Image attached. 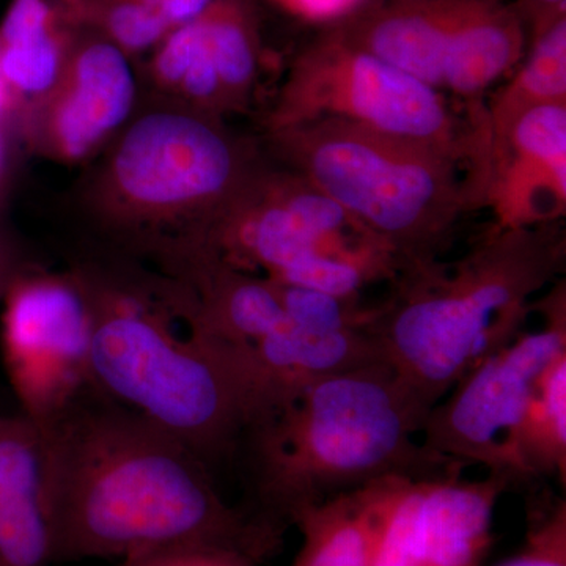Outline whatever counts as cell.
<instances>
[{"instance_id":"ac0fdd59","label":"cell","mask_w":566,"mask_h":566,"mask_svg":"<svg viewBox=\"0 0 566 566\" xmlns=\"http://www.w3.org/2000/svg\"><path fill=\"white\" fill-rule=\"evenodd\" d=\"M458 29L422 13L394 14L376 22L360 50L441 92L447 46Z\"/></svg>"},{"instance_id":"ffe728a7","label":"cell","mask_w":566,"mask_h":566,"mask_svg":"<svg viewBox=\"0 0 566 566\" xmlns=\"http://www.w3.org/2000/svg\"><path fill=\"white\" fill-rule=\"evenodd\" d=\"M70 46L66 31L0 46V81L9 96L10 111L17 103L36 107L54 92Z\"/></svg>"},{"instance_id":"e0dca14e","label":"cell","mask_w":566,"mask_h":566,"mask_svg":"<svg viewBox=\"0 0 566 566\" xmlns=\"http://www.w3.org/2000/svg\"><path fill=\"white\" fill-rule=\"evenodd\" d=\"M516 33L499 21L476 20L450 36L442 71V93L474 102L516 62Z\"/></svg>"},{"instance_id":"8992f818","label":"cell","mask_w":566,"mask_h":566,"mask_svg":"<svg viewBox=\"0 0 566 566\" xmlns=\"http://www.w3.org/2000/svg\"><path fill=\"white\" fill-rule=\"evenodd\" d=\"M251 180L191 245L245 273L340 297L359 296L370 274L392 282L397 264L385 245L312 182Z\"/></svg>"},{"instance_id":"277c9868","label":"cell","mask_w":566,"mask_h":566,"mask_svg":"<svg viewBox=\"0 0 566 566\" xmlns=\"http://www.w3.org/2000/svg\"><path fill=\"white\" fill-rule=\"evenodd\" d=\"M558 222L494 227L453 263L406 271L367 333L382 359L433 408L468 371L523 333L534 296L565 270Z\"/></svg>"},{"instance_id":"7402d4cb","label":"cell","mask_w":566,"mask_h":566,"mask_svg":"<svg viewBox=\"0 0 566 566\" xmlns=\"http://www.w3.org/2000/svg\"><path fill=\"white\" fill-rule=\"evenodd\" d=\"M277 285L286 318L314 333H340V331L367 329L375 305L363 300H346L334 294L304 289V286Z\"/></svg>"},{"instance_id":"83f0119b","label":"cell","mask_w":566,"mask_h":566,"mask_svg":"<svg viewBox=\"0 0 566 566\" xmlns=\"http://www.w3.org/2000/svg\"><path fill=\"white\" fill-rule=\"evenodd\" d=\"M7 112H10L9 96H7L2 81H0V125H2L3 117H6Z\"/></svg>"},{"instance_id":"484cf974","label":"cell","mask_w":566,"mask_h":566,"mask_svg":"<svg viewBox=\"0 0 566 566\" xmlns=\"http://www.w3.org/2000/svg\"><path fill=\"white\" fill-rule=\"evenodd\" d=\"M139 2L161 14L170 29H175L202 17L214 0H139Z\"/></svg>"},{"instance_id":"d4e9b609","label":"cell","mask_w":566,"mask_h":566,"mask_svg":"<svg viewBox=\"0 0 566 566\" xmlns=\"http://www.w3.org/2000/svg\"><path fill=\"white\" fill-rule=\"evenodd\" d=\"M120 566H259L252 558L219 547H175L142 554L120 562Z\"/></svg>"},{"instance_id":"7c38bea8","label":"cell","mask_w":566,"mask_h":566,"mask_svg":"<svg viewBox=\"0 0 566 566\" xmlns=\"http://www.w3.org/2000/svg\"><path fill=\"white\" fill-rule=\"evenodd\" d=\"M483 203L495 227L558 222L566 208V103L539 104L488 137Z\"/></svg>"},{"instance_id":"2e32d148","label":"cell","mask_w":566,"mask_h":566,"mask_svg":"<svg viewBox=\"0 0 566 566\" xmlns=\"http://www.w3.org/2000/svg\"><path fill=\"white\" fill-rule=\"evenodd\" d=\"M504 474L512 486L566 480V353L543 371L510 436Z\"/></svg>"},{"instance_id":"603a6c76","label":"cell","mask_w":566,"mask_h":566,"mask_svg":"<svg viewBox=\"0 0 566 566\" xmlns=\"http://www.w3.org/2000/svg\"><path fill=\"white\" fill-rule=\"evenodd\" d=\"M527 531L513 556L494 566H566V501L564 495H532Z\"/></svg>"},{"instance_id":"8fae6325","label":"cell","mask_w":566,"mask_h":566,"mask_svg":"<svg viewBox=\"0 0 566 566\" xmlns=\"http://www.w3.org/2000/svg\"><path fill=\"white\" fill-rule=\"evenodd\" d=\"M504 476L405 480L379 538L374 566H483Z\"/></svg>"},{"instance_id":"9a60e30c","label":"cell","mask_w":566,"mask_h":566,"mask_svg":"<svg viewBox=\"0 0 566 566\" xmlns=\"http://www.w3.org/2000/svg\"><path fill=\"white\" fill-rule=\"evenodd\" d=\"M405 480H376L296 513L292 526L301 532L303 543L292 566H374L382 528Z\"/></svg>"},{"instance_id":"f1b7e54d","label":"cell","mask_w":566,"mask_h":566,"mask_svg":"<svg viewBox=\"0 0 566 566\" xmlns=\"http://www.w3.org/2000/svg\"><path fill=\"white\" fill-rule=\"evenodd\" d=\"M538 2L547 3V6H564L565 0H538Z\"/></svg>"},{"instance_id":"f546056e","label":"cell","mask_w":566,"mask_h":566,"mask_svg":"<svg viewBox=\"0 0 566 566\" xmlns=\"http://www.w3.org/2000/svg\"><path fill=\"white\" fill-rule=\"evenodd\" d=\"M2 166H3V145H2V137H0V174H2Z\"/></svg>"},{"instance_id":"52a82bcc","label":"cell","mask_w":566,"mask_h":566,"mask_svg":"<svg viewBox=\"0 0 566 566\" xmlns=\"http://www.w3.org/2000/svg\"><path fill=\"white\" fill-rule=\"evenodd\" d=\"M318 118L439 145L482 167V133L475 118L464 125L450 111L444 93L360 48L322 52L297 63L271 112V133Z\"/></svg>"},{"instance_id":"30bf717a","label":"cell","mask_w":566,"mask_h":566,"mask_svg":"<svg viewBox=\"0 0 566 566\" xmlns=\"http://www.w3.org/2000/svg\"><path fill=\"white\" fill-rule=\"evenodd\" d=\"M3 365L21 415L52 422L91 392L92 307L77 273H20L2 297Z\"/></svg>"},{"instance_id":"7a4b0ae2","label":"cell","mask_w":566,"mask_h":566,"mask_svg":"<svg viewBox=\"0 0 566 566\" xmlns=\"http://www.w3.org/2000/svg\"><path fill=\"white\" fill-rule=\"evenodd\" d=\"M77 273L92 307L93 390L180 439L216 474L237 464L270 406L248 357L205 329L180 279L148 290Z\"/></svg>"},{"instance_id":"4fadbf2b","label":"cell","mask_w":566,"mask_h":566,"mask_svg":"<svg viewBox=\"0 0 566 566\" xmlns=\"http://www.w3.org/2000/svg\"><path fill=\"white\" fill-rule=\"evenodd\" d=\"M136 80L128 55L96 36L71 43L54 92L39 104V139L63 161H81L132 115Z\"/></svg>"},{"instance_id":"d6986e66","label":"cell","mask_w":566,"mask_h":566,"mask_svg":"<svg viewBox=\"0 0 566 566\" xmlns=\"http://www.w3.org/2000/svg\"><path fill=\"white\" fill-rule=\"evenodd\" d=\"M566 103V22L551 25L538 40L523 70L495 93L482 114L486 137L501 132L521 112L539 104Z\"/></svg>"},{"instance_id":"4dcf8cb0","label":"cell","mask_w":566,"mask_h":566,"mask_svg":"<svg viewBox=\"0 0 566 566\" xmlns=\"http://www.w3.org/2000/svg\"><path fill=\"white\" fill-rule=\"evenodd\" d=\"M353 2H354V0H349V3H353Z\"/></svg>"},{"instance_id":"6da1fadb","label":"cell","mask_w":566,"mask_h":566,"mask_svg":"<svg viewBox=\"0 0 566 566\" xmlns=\"http://www.w3.org/2000/svg\"><path fill=\"white\" fill-rule=\"evenodd\" d=\"M39 428L54 564L219 547L260 565L282 546L286 528L226 501L180 439L93 389Z\"/></svg>"},{"instance_id":"5b68a950","label":"cell","mask_w":566,"mask_h":566,"mask_svg":"<svg viewBox=\"0 0 566 566\" xmlns=\"http://www.w3.org/2000/svg\"><path fill=\"white\" fill-rule=\"evenodd\" d=\"M293 174L376 238L397 275L439 262L465 211L483 205V174L463 153L318 118L273 133Z\"/></svg>"},{"instance_id":"5bb4252c","label":"cell","mask_w":566,"mask_h":566,"mask_svg":"<svg viewBox=\"0 0 566 566\" xmlns=\"http://www.w3.org/2000/svg\"><path fill=\"white\" fill-rule=\"evenodd\" d=\"M43 436L28 417L0 415V566H52Z\"/></svg>"},{"instance_id":"ba28073f","label":"cell","mask_w":566,"mask_h":566,"mask_svg":"<svg viewBox=\"0 0 566 566\" xmlns=\"http://www.w3.org/2000/svg\"><path fill=\"white\" fill-rule=\"evenodd\" d=\"M252 175L240 148L203 115L156 111L123 134L107 182L133 212L129 218L174 221L188 212H212L214 221Z\"/></svg>"},{"instance_id":"cb8c5ba5","label":"cell","mask_w":566,"mask_h":566,"mask_svg":"<svg viewBox=\"0 0 566 566\" xmlns=\"http://www.w3.org/2000/svg\"><path fill=\"white\" fill-rule=\"evenodd\" d=\"M203 39L202 18L178 25L167 33L156 46L153 59V76L156 82L169 91H177L182 76L202 48Z\"/></svg>"},{"instance_id":"9c48e42d","label":"cell","mask_w":566,"mask_h":566,"mask_svg":"<svg viewBox=\"0 0 566 566\" xmlns=\"http://www.w3.org/2000/svg\"><path fill=\"white\" fill-rule=\"evenodd\" d=\"M534 311L542 315V327L524 329L490 354L428 411L420 433L428 450L504 476L505 446L524 406L543 371L566 353L565 279L551 285Z\"/></svg>"},{"instance_id":"4316f807","label":"cell","mask_w":566,"mask_h":566,"mask_svg":"<svg viewBox=\"0 0 566 566\" xmlns=\"http://www.w3.org/2000/svg\"><path fill=\"white\" fill-rule=\"evenodd\" d=\"M17 273V268H14L13 262H11L9 251H7L6 245L0 241V301H2L7 286H9L11 279H13Z\"/></svg>"},{"instance_id":"3957f363","label":"cell","mask_w":566,"mask_h":566,"mask_svg":"<svg viewBox=\"0 0 566 566\" xmlns=\"http://www.w3.org/2000/svg\"><path fill=\"white\" fill-rule=\"evenodd\" d=\"M428 411L386 360L293 389L245 434V504L286 528L301 510L376 480L463 475L420 441Z\"/></svg>"},{"instance_id":"44dd1931","label":"cell","mask_w":566,"mask_h":566,"mask_svg":"<svg viewBox=\"0 0 566 566\" xmlns=\"http://www.w3.org/2000/svg\"><path fill=\"white\" fill-rule=\"evenodd\" d=\"M202 22L227 104L243 102L256 76V52L251 33L233 7L226 3L212 2L202 14Z\"/></svg>"}]
</instances>
